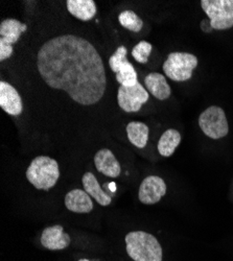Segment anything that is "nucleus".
Masks as SVG:
<instances>
[{"instance_id":"21","label":"nucleus","mask_w":233,"mask_h":261,"mask_svg":"<svg viewBox=\"0 0 233 261\" xmlns=\"http://www.w3.org/2000/svg\"><path fill=\"white\" fill-rule=\"evenodd\" d=\"M152 53V44L146 41H140L132 49V57L136 62L145 64L149 61L150 55Z\"/></svg>"},{"instance_id":"11","label":"nucleus","mask_w":233,"mask_h":261,"mask_svg":"<svg viewBox=\"0 0 233 261\" xmlns=\"http://www.w3.org/2000/svg\"><path fill=\"white\" fill-rule=\"evenodd\" d=\"M94 164L100 173L109 178H117L120 176L121 167L114 154L108 148L99 149L94 156Z\"/></svg>"},{"instance_id":"13","label":"nucleus","mask_w":233,"mask_h":261,"mask_svg":"<svg viewBox=\"0 0 233 261\" xmlns=\"http://www.w3.org/2000/svg\"><path fill=\"white\" fill-rule=\"evenodd\" d=\"M82 182H83L84 190L86 191L92 199H94L100 206L106 207L111 204L112 202L111 195H109L107 192H105L101 189L96 177L92 172L90 171L85 172L82 178Z\"/></svg>"},{"instance_id":"5","label":"nucleus","mask_w":233,"mask_h":261,"mask_svg":"<svg viewBox=\"0 0 233 261\" xmlns=\"http://www.w3.org/2000/svg\"><path fill=\"white\" fill-rule=\"evenodd\" d=\"M200 4L214 30L224 31L233 27V0H201Z\"/></svg>"},{"instance_id":"22","label":"nucleus","mask_w":233,"mask_h":261,"mask_svg":"<svg viewBox=\"0 0 233 261\" xmlns=\"http://www.w3.org/2000/svg\"><path fill=\"white\" fill-rule=\"evenodd\" d=\"M126 54H128L126 48L124 46H119L115 50V53L110 57L109 66L113 72L117 73L123 65L128 62V59H126Z\"/></svg>"},{"instance_id":"20","label":"nucleus","mask_w":233,"mask_h":261,"mask_svg":"<svg viewBox=\"0 0 233 261\" xmlns=\"http://www.w3.org/2000/svg\"><path fill=\"white\" fill-rule=\"evenodd\" d=\"M116 81L123 87H133L138 83L137 72L129 61L116 73Z\"/></svg>"},{"instance_id":"6","label":"nucleus","mask_w":233,"mask_h":261,"mask_svg":"<svg viewBox=\"0 0 233 261\" xmlns=\"http://www.w3.org/2000/svg\"><path fill=\"white\" fill-rule=\"evenodd\" d=\"M199 125L202 132L211 139L223 138L229 133L226 114L223 109L218 106H211L201 113Z\"/></svg>"},{"instance_id":"10","label":"nucleus","mask_w":233,"mask_h":261,"mask_svg":"<svg viewBox=\"0 0 233 261\" xmlns=\"http://www.w3.org/2000/svg\"><path fill=\"white\" fill-rule=\"evenodd\" d=\"M70 236L59 225L45 228L41 235V245L51 251L66 249L70 245Z\"/></svg>"},{"instance_id":"16","label":"nucleus","mask_w":233,"mask_h":261,"mask_svg":"<svg viewBox=\"0 0 233 261\" xmlns=\"http://www.w3.org/2000/svg\"><path fill=\"white\" fill-rule=\"evenodd\" d=\"M28 25L20 22L16 19H6L0 23V40L8 43V44H15L20 39L22 33L27 32Z\"/></svg>"},{"instance_id":"12","label":"nucleus","mask_w":233,"mask_h":261,"mask_svg":"<svg viewBox=\"0 0 233 261\" xmlns=\"http://www.w3.org/2000/svg\"><path fill=\"white\" fill-rule=\"evenodd\" d=\"M65 206L74 213H89L93 210L90 195L82 189H73L65 195Z\"/></svg>"},{"instance_id":"23","label":"nucleus","mask_w":233,"mask_h":261,"mask_svg":"<svg viewBox=\"0 0 233 261\" xmlns=\"http://www.w3.org/2000/svg\"><path fill=\"white\" fill-rule=\"evenodd\" d=\"M14 53L13 45L8 44V43L4 42L3 40H0V61H5L9 58L12 57Z\"/></svg>"},{"instance_id":"4","label":"nucleus","mask_w":233,"mask_h":261,"mask_svg":"<svg viewBox=\"0 0 233 261\" xmlns=\"http://www.w3.org/2000/svg\"><path fill=\"white\" fill-rule=\"evenodd\" d=\"M198 58L188 53L169 54L163 63L165 75L174 82H185L192 79L194 69L198 66Z\"/></svg>"},{"instance_id":"7","label":"nucleus","mask_w":233,"mask_h":261,"mask_svg":"<svg viewBox=\"0 0 233 261\" xmlns=\"http://www.w3.org/2000/svg\"><path fill=\"white\" fill-rule=\"evenodd\" d=\"M149 100V92L138 82L133 87L120 86L117 92L118 106L126 113L140 111L143 103Z\"/></svg>"},{"instance_id":"15","label":"nucleus","mask_w":233,"mask_h":261,"mask_svg":"<svg viewBox=\"0 0 233 261\" xmlns=\"http://www.w3.org/2000/svg\"><path fill=\"white\" fill-rule=\"evenodd\" d=\"M68 12L82 21H89L96 15V5L93 0H67Z\"/></svg>"},{"instance_id":"18","label":"nucleus","mask_w":233,"mask_h":261,"mask_svg":"<svg viewBox=\"0 0 233 261\" xmlns=\"http://www.w3.org/2000/svg\"><path fill=\"white\" fill-rule=\"evenodd\" d=\"M150 128L140 121H131L126 125V135L129 141L138 148H143L149 140Z\"/></svg>"},{"instance_id":"24","label":"nucleus","mask_w":233,"mask_h":261,"mask_svg":"<svg viewBox=\"0 0 233 261\" xmlns=\"http://www.w3.org/2000/svg\"><path fill=\"white\" fill-rule=\"evenodd\" d=\"M79 261H90V260H88V259H80Z\"/></svg>"},{"instance_id":"3","label":"nucleus","mask_w":233,"mask_h":261,"mask_svg":"<svg viewBox=\"0 0 233 261\" xmlns=\"http://www.w3.org/2000/svg\"><path fill=\"white\" fill-rule=\"evenodd\" d=\"M27 178L35 188L48 191L60 178L59 164L47 156L36 157L27 169Z\"/></svg>"},{"instance_id":"9","label":"nucleus","mask_w":233,"mask_h":261,"mask_svg":"<svg viewBox=\"0 0 233 261\" xmlns=\"http://www.w3.org/2000/svg\"><path fill=\"white\" fill-rule=\"evenodd\" d=\"M0 107L12 116H19L23 111L22 98L15 87L7 82H0Z\"/></svg>"},{"instance_id":"17","label":"nucleus","mask_w":233,"mask_h":261,"mask_svg":"<svg viewBox=\"0 0 233 261\" xmlns=\"http://www.w3.org/2000/svg\"><path fill=\"white\" fill-rule=\"evenodd\" d=\"M181 134L175 128H168L161 135L157 147L163 157H171L181 142Z\"/></svg>"},{"instance_id":"8","label":"nucleus","mask_w":233,"mask_h":261,"mask_svg":"<svg viewBox=\"0 0 233 261\" xmlns=\"http://www.w3.org/2000/svg\"><path fill=\"white\" fill-rule=\"evenodd\" d=\"M166 193V184L160 177H146L139 186L138 199L144 205L157 204Z\"/></svg>"},{"instance_id":"19","label":"nucleus","mask_w":233,"mask_h":261,"mask_svg":"<svg viewBox=\"0 0 233 261\" xmlns=\"http://www.w3.org/2000/svg\"><path fill=\"white\" fill-rule=\"evenodd\" d=\"M118 21L122 28L133 33H139L143 28V21L133 11H123L118 16Z\"/></svg>"},{"instance_id":"14","label":"nucleus","mask_w":233,"mask_h":261,"mask_svg":"<svg viewBox=\"0 0 233 261\" xmlns=\"http://www.w3.org/2000/svg\"><path fill=\"white\" fill-rule=\"evenodd\" d=\"M144 84L149 92L159 100H165L171 96V86L168 85L165 76L158 72L147 74L144 79Z\"/></svg>"},{"instance_id":"1","label":"nucleus","mask_w":233,"mask_h":261,"mask_svg":"<svg viewBox=\"0 0 233 261\" xmlns=\"http://www.w3.org/2000/svg\"><path fill=\"white\" fill-rule=\"evenodd\" d=\"M37 68L48 87L67 92L82 106L97 103L107 88L101 57L79 36L63 35L45 42L37 55Z\"/></svg>"},{"instance_id":"2","label":"nucleus","mask_w":233,"mask_h":261,"mask_svg":"<svg viewBox=\"0 0 233 261\" xmlns=\"http://www.w3.org/2000/svg\"><path fill=\"white\" fill-rule=\"evenodd\" d=\"M126 253L134 261H162V248L157 238L144 231H133L125 236Z\"/></svg>"}]
</instances>
